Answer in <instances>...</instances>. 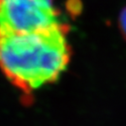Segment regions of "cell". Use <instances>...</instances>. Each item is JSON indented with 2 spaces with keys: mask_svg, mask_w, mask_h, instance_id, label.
Instances as JSON below:
<instances>
[{
  "mask_svg": "<svg viewBox=\"0 0 126 126\" xmlns=\"http://www.w3.org/2000/svg\"><path fill=\"white\" fill-rule=\"evenodd\" d=\"M68 31L61 23L28 34L0 32V69L25 94L53 83L70 61Z\"/></svg>",
  "mask_w": 126,
  "mask_h": 126,
  "instance_id": "6da1fadb",
  "label": "cell"
},
{
  "mask_svg": "<svg viewBox=\"0 0 126 126\" xmlns=\"http://www.w3.org/2000/svg\"><path fill=\"white\" fill-rule=\"evenodd\" d=\"M61 23L54 0H0V32L28 34Z\"/></svg>",
  "mask_w": 126,
  "mask_h": 126,
  "instance_id": "7a4b0ae2",
  "label": "cell"
},
{
  "mask_svg": "<svg viewBox=\"0 0 126 126\" xmlns=\"http://www.w3.org/2000/svg\"><path fill=\"white\" fill-rule=\"evenodd\" d=\"M120 27L123 36L126 38V8L122 10V14L120 16Z\"/></svg>",
  "mask_w": 126,
  "mask_h": 126,
  "instance_id": "3957f363",
  "label": "cell"
}]
</instances>
